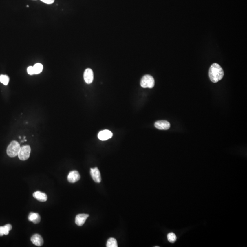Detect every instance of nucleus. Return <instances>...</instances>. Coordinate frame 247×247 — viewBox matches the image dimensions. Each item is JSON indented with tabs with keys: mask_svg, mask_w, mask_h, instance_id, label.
Masks as SVG:
<instances>
[{
	"mask_svg": "<svg viewBox=\"0 0 247 247\" xmlns=\"http://www.w3.org/2000/svg\"><path fill=\"white\" fill-rule=\"evenodd\" d=\"M9 82V78L7 75H1L0 76V82L5 85H7Z\"/></svg>",
	"mask_w": 247,
	"mask_h": 247,
	"instance_id": "17",
	"label": "nucleus"
},
{
	"mask_svg": "<svg viewBox=\"0 0 247 247\" xmlns=\"http://www.w3.org/2000/svg\"><path fill=\"white\" fill-rule=\"evenodd\" d=\"M4 235V228L3 226H0V236Z\"/></svg>",
	"mask_w": 247,
	"mask_h": 247,
	"instance_id": "21",
	"label": "nucleus"
},
{
	"mask_svg": "<svg viewBox=\"0 0 247 247\" xmlns=\"http://www.w3.org/2000/svg\"><path fill=\"white\" fill-rule=\"evenodd\" d=\"M155 127L161 130H167L170 127L169 122L166 120H159L155 123Z\"/></svg>",
	"mask_w": 247,
	"mask_h": 247,
	"instance_id": "6",
	"label": "nucleus"
},
{
	"mask_svg": "<svg viewBox=\"0 0 247 247\" xmlns=\"http://www.w3.org/2000/svg\"><path fill=\"white\" fill-rule=\"evenodd\" d=\"M19 139H21V136H19Z\"/></svg>",
	"mask_w": 247,
	"mask_h": 247,
	"instance_id": "22",
	"label": "nucleus"
},
{
	"mask_svg": "<svg viewBox=\"0 0 247 247\" xmlns=\"http://www.w3.org/2000/svg\"><path fill=\"white\" fill-rule=\"evenodd\" d=\"M84 79L87 84H90L94 80V73L92 69L87 68L84 72Z\"/></svg>",
	"mask_w": 247,
	"mask_h": 247,
	"instance_id": "7",
	"label": "nucleus"
},
{
	"mask_svg": "<svg viewBox=\"0 0 247 247\" xmlns=\"http://www.w3.org/2000/svg\"><path fill=\"white\" fill-rule=\"evenodd\" d=\"M34 74H38L41 73L43 70V66L41 63H37L34 65Z\"/></svg>",
	"mask_w": 247,
	"mask_h": 247,
	"instance_id": "15",
	"label": "nucleus"
},
{
	"mask_svg": "<svg viewBox=\"0 0 247 247\" xmlns=\"http://www.w3.org/2000/svg\"><path fill=\"white\" fill-rule=\"evenodd\" d=\"M211 81L213 83H217L222 79L224 72L222 67L217 63H214L211 66L209 71Z\"/></svg>",
	"mask_w": 247,
	"mask_h": 247,
	"instance_id": "1",
	"label": "nucleus"
},
{
	"mask_svg": "<svg viewBox=\"0 0 247 247\" xmlns=\"http://www.w3.org/2000/svg\"><path fill=\"white\" fill-rule=\"evenodd\" d=\"M33 196L39 202H46L47 200V195L41 192L37 191L33 194Z\"/></svg>",
	"mask_w": 247,
	"mask_h": 247,
	"instance_id": "12",
	"label": "nucleus"
},
{
	"mask_svg": "<svg viewBox=\"0 0 247 247\" xmlns=\"http://www.w3.org/2000/svg\"><path fill=\"white\" fill-rule=\"evenodd\" d=\"M31 241L34 244L41 247L43 244L44 240L42 237L39 234H35L31 238Z\"/></svg>",
	"mask_w": 247,
	"mask_h": 247,
	"instance_id": "11",
	"label": "nucleus"
},
{
	"mask_svg": "<svg viewBox=\"0 0 247 247\" xmlns=\"http://www.w3.org/2000/svg\"><path fill=\"white\" fill-rule=\"evenodd\" d=\"M113 134L110 131L105 130L99 132L98 135V139L101 140H106L112 137Z\"/></svg>",
	"mask_w": 247,
	"mask_h": 247,
	"instance_id": "9",
	"label": "nucleus"
},
{
	"mask_svg": "<svg viewBox=\"0 0 247 247\" xmlns=\"http://www.w3.org/2000/svg\"><path fill=\"white\" fill-rule=\"evenodd\" d=\"M90 174L94 181L97 183L101 182V174L98 168H91L90 169Z\"/></svg>",
	"mask_w": 247,
	"mask_h": 247,
	"instance_id": "5",
	"label": "nucleus"
},
{
	"mask_svg": "<svg viewBox=\"0 0 247 247\" xmlns=\"http://www.w3.org/2000/svg\"><path fill=\"white\" fill-rule=\"evenodd\" d=\"M27 72L28 74H30V75L34 74L33 67L30 66V67H28L27 68Z\"/></svg>",
	"mask_w": 247,
	"mask_h": 247,
	"instance_id": "19",
	"label": "nucleus"
},
{
	"mask_svg": "<svg viewBox=\"0 0 247 247\" xmlns=\"http://www.w3.org/2000/svg\"><path fill=\"white\" fill-rule=\"evenodd\" d=\"M155 85L153 77L149 75L143 76L140 81V85L143 88H152Z\"/></svg>",
	"mask_w": 247,
	"mask_h": 247,
	"instance_id": "3",
	"label": "nucleus"
},
{
	"mask_svg": "<svg viewBox=\"0 0 247 247\" xmlns=\"http://www.w3.org/2000/svg\"><path fill=\"white\" fill-rule=\"evenodd\" d=\"M28 219L29 221H31L34 224H37L40 222L41 218L39 214L31 212L28 216Z\"/></svg>",
	"mask_w": 247,
	"mask_h": 247,
	"instance_id": "13",
	"label": "nucleus"
},
{
	"mask_svg": "<svg viewBox=\"0 0 247 247\" xmlns=\"http://www.w3.org/2000/svg\"><path fill=\"white\" fill-rule=\"evenodd\" d=\"M89 215L86 214H81L77 215L76 217L75 222L78 226H82L84 224L86 220L89 217Z\"/></svg>",
	"mask_w": 247,
	"mask_h": 247,
	"instance_id": "10",
	"label": "nucleus"
},
{
	"mask_svg": "<svg viewBox=\"0 0 247 247\" xmlns=\"http://www.w3.org/2000/svg\"><path fill=\"white\" fill-rule=\"evenodd\" d=\"M21 147L18 142L13 140L8 146L7 153L8 156L11 158L16 157L19 154Z\"/></svg>",
	"mask_w": 247,
	"mask_h": 247,
	"instance_id": "2",
	"label": "nucleus"
},
{
	"mask_svg": "<svg viewBox=\"0 0 247 247\" xmlns=\"http://www.w3.org/2000/svg\"><path fill=\"white\" fill-rule=\"evenodd\" d=\"M41 1L47 4H51L54 2V0H41Z\"/></svg>",
	"mask_w": 247,
	"mask_h": 247,
	"instance_id": "20",
	"label": "nucleus"
},
{
	"mask_svg": "<svg viewBox=\"0 0 247 247\" xmlns=\"http://www.w3.org/2000/svg\"><path fill=\"white\" fill-rule=\"evenodd\" d=\"M80 179V175L77 171H71L68 175V181L70 183H76Z\"/></svg>",
	"mask_w": 247,
	"mask_h": 247,
	"instance_id": "8",
	"label": "nucleus"
},
{
	"mask_svg": "<svg viewBox=\"0 0 247 247\" xmlns=\"http://www.w3.org/2000/svg\"><path fill=\"white\" fill-rule=\"evenodd\" d=\"M31 153L30 147L28 145L23 146L21 147L18 156L19 158L22 161H25L30 158Z\"/></svg>",
	"mask_w": 247,
	"mask_h": 247,
	"instance_id": "4",
	"label": "nucleus"
},
{
	"mask_svg": "<svg viewBox=\"0 0 247 247\" xmlns=\"http://www.w3.org/2000/svg\"><path fill=\"white\" fill-rule=\"evenodd\" d=\"M106 247H117L118 244L115 238L111 237L109 238L107 241Z\"/></svg>",
	"mask_w": 247,
	"mask_h": 247,
	"instance_id": "14",
	"label": "nucleus"
},
{
	"mask_svg": "<svg viewBox=\"0 0 247 247\" xmlns=\"http://www.w3.org/2000/svg\"><path fill=\"white\" fill-rule=\"evenodd\" d=\"M167 238L169 242L171 243H174L177 240L176 235L173 233H169L167 235Z\"/></svg>",
	"mask_w": 247,
	"mask_h": 247,
	"instance_id": "16",
	"label": "nucleus"
},
{
	"mask_svg": "<svg viewBox=\"0 0 247 247\" xmlns=\"http://www.w3.org/2000/svg\"><path fill=\"white\" fill-rule=\"evenodd\" d=\"M4 235H7L9 233V231L12 229V226L10 224H7L4 226Z\"/></svg>",
	"mask_w": 247,
	"mask_h": 247,
	"instance_id": "18",
	"label": "nucleus"
}]
</instances>
